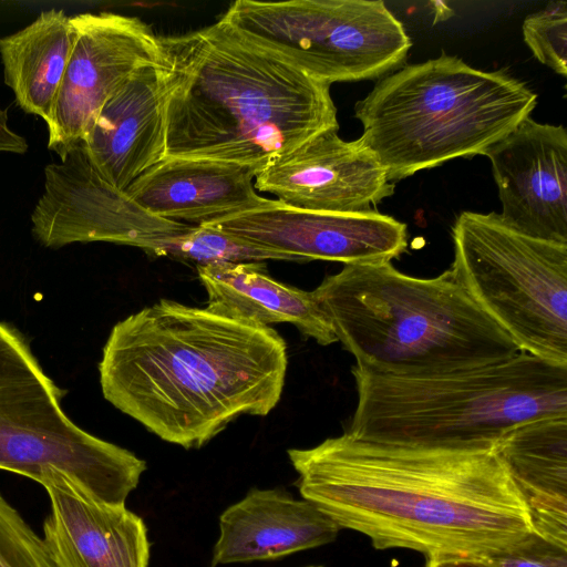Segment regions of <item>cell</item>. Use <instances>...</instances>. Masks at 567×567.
<instances>
[{"label": "cell", "instance_id": "cell-25", "mask_svg": "<svg viewBox=\"0 0 567 567\" xmlns=\"http://www.w3.org/2000/svg\"><path fill=\"white\" fill-rule=\"evenodd\" d=\"M487 560L494 567H567V548L533 533L518 545Z\"/></svg>", "mask_w": 567, "mask_h": 567}, {"label": "cell", "instance_id": "cell-28", "mask_svg": "<svg viewBox=\"0 0 567 567\" xmlns=\"http://www.w3.org/2000/svg\"><path fill=\"white\" fill-rule=\"evenodd\" d=\"M307 567H321V566H307Z\"/></svg>", "mask_w": 567, "mask_h": 567}, {"label": "cell", "instance_id": "cell-10", "mask_svg": "<svg viewBox=\"0 0 567 567\" xmlns=\"http://www.w3.org/2000/svg\"><path fill=\"white\" fill-rule=\"evenodd\" d=\"M76 39L49 121V150L63 159L83 142L103 104L138 69L161 63L159 37L136 17H71Z\"/></svg>", "mask_w": 567, "mask_h": 567}, {"label": "cell", "instance_id": "cell-19", "mask_svg": "<svg viewBox=\"0 0 567 567\" xmlns=\"http://www.w3.org/2000/svg\"><path fill=\"white\" fill-rule=\"evenodd\" d=\"M529 512L534 533L567 548V416L522 423L495 443Z\"/></svg>", "mask_w": 567, "mask_h": 567}, {"label": "cell", "instance_id": "cell-16", "mask_svg": "<svg viewBox=\"0 0 567 567\" xmlns=\"http://www.w3.org/2000/svg\"><path fill=\"white\" fill-rule=\"evenodd\" d=\"M82 145L93 168L120 190L165 158L161 63L138 69L109 97Z\"/></svg>", "mask_w": 567, "mask_h": 567}, {"label": "cell", "instance_id": "cell-1", "mask_svg": "<svg viewBox=\"0 0 567 567\" xmlns=\"http://www.w3.org/2000/svg\"><path fill=\"white\" fill-rule=\"evenodd\" d=\"M288 457L301 497L375 549L487 559L534 533L495 445H399L346 432Z\"/></svg>", "mask_w": 567, "mask_h": 567}, {"label": "cell", "instance_id": "cell-6", "mask_svg": "<svg viewBox=\"0 0 567 567\" xmlns=\"http://www.w3.org/2000/svg\"><path fill=\"white\" fill-rule=\"evenodd\" d=\"M537 94L504 71L442 53L381 79L354 105L358 138L393 183L449 161L484 155L530 116Z\"/></svg>", "mask_w": 567, "mask_h": 567}, {"label": "cell", "instance_id": "cell-29", "mask_svg": "<svg viewBox=\"0 0 567 567\" xmlns=\"http://www.w3.org/2000/svg\"><path fill=\"white\" fill-rule=\"evenodd\" d=\"M208 567H214V566H212V565L209 564V566H208Z\"/></svg>", "mask_w": 567, "mask_h": 567}, {"label": "cell", "instance_id": "cell-9", "mask_svg": "<svg viewBox=\"0 0 567 567\" xmlns=\"http://www.w3.org/2000/svg\"><path fill=\"white\" fill-rule=\"evenodd\" d=\"M221 19L329 85L380 78L412 47L402 22L380 0H237Z\"/></svg>", "mask_w": 567, "mask_h": 567}, {"label": "cell", "instance_id": "cell-11", "mask_svg": "<svg viewBox=\"0 0 567 567\" xmlns=\"http://www.w3.org/2000/svg\"><path fill=\"white\" fill-rule=\"evenodd\" d=\"M32 233L45 247L106 241L148 251L158 239L190 225L151 215L107 183L90 164L82 143L61 163L44 168V190L32 215Z\"/></svg>", "mask_w": 567, "mask_h": 567}, {"label": "cell", "instance_id": "cell-22", "mask_svg": "<svg viewBox=\"0 0 567 567\" xmlns=\"http://www.w3.org/2000/svg\"><path fill=\"white\" fill-rule=\"evenodd\" d=\"M195 261L197 266L265 262L266 260L297 261V257L267 248L245 238L207 225H190L186 230L158 239L147 251Z\"/></svg>", "mask_w": 567, "mask_h": 567}, {"label": "cell", "instance_id": "cell-18", "mask_svg": "<svg viewBox=\"0 0 567 567\" xmlns=\"http://www.w3.org/2000/svg\"><path fill=\"white\" fill-rule=\"evenodd\" d=\"M340 527L282 488H250L219 516L210 565L274 560L336 540Z\"/></svg>", "mask_w": 567, "mask_h": 567}, {"label": "cell", "instance_id": "cell-8", "mask_svg": "<svg viewBox=\"0 0 567 567\" xmlns=\"http://www.w3.org/2000/svg\"><path fill=\"white\" fill-rule=\"evenodd\" d=\"M457 281L519 351L567 367V245L537 239L496 213H461L452 229Z\"/></svg>", "mask_w": 567, "mask_h": 567}, {"label": "cell", "instance_id": "cell-27", "mask_svg": "<svg viewBox=\"0 0 567 567\" xmlns=\"http://www.w3.org/2000/svg\"><path fill=\"white\" fill-rule=\"evenodd\" d=\"M424 567H494L487 559L445 556L426 558Z\"/></svg>", "mask_w": 567, "mask_h": 567}, {"label": "cell", "instance_id": "cell-20", "mask_svg": "<svg viewBox=\"0 0 567 567\" xmlns=\"http://www.w3.org/2000/svg\"><path fill=\"white\" fill-rule=\"evenodd\" d=\"M197 272L209 310L262 326L290 323L321 346L338 341L313 292L271 278L265 262L197 266Z\"/></svg>", "mask_w": 567, "mask_h": 567}, {"label": "cell", "instance_id": "cell-21", "mask_svg": "<svg viewBox=\"0 0 567 567\" xmlns=\"http://www.w3.org/2000/svg\"><path fill=\"white\" fill-rule=\"evenodd\" d=\"M76 39L71 17L50 9L20 31L0 38L4 83L18 105L49 123Z\"/></svg>", "mask_w": 567, "mask_h": 567}, {"label": "cell", "instance_id": "cell-7", "mask_svg": "<svg viewBox=\"0 0 567 567\" xmlns=\"http://www.w3.org/2000/svg\"><path fill=\"white\" fill-rule=\"evenodd\" d=\"M61 398L24 337L0 322V470L41 486L66 482L94 501L125 505L146 462L75 425Z\"/></svg>", "mask_w": 567, "mask_h": 567}, {"label": "cell", "instance_id": "cell-26", "mask_svg": "<svg viewBox=\"0 0 567 567\" xmlns=\"http://www.w3.org/2000/svg\"><path fill=\"white\" fill-rule=\"evenodd\" d=\"M27 151L25 138L10 128L7 111L0 107V153L24 154Z\"/></svg>", "mask_w": 567, "mask_h": 567}, {"label": "cell", "instance_id": "cell-12", "mask_svg": "<svg viewBox=\"0 0 567 567\" xmlns=\"http://www.w3.org/2000/svg\"><path fill=\"white\" fill-rule=\"evenodd\" d=\"M303 261L386 262L408 247V227L377 210L310 212L286 207L251 210L204 224Z\"/></svg>", "mask_w": 567, "mask_h": 567}, {"label": "cell", "instance_id": "cell-5", "mask_svg": "<svg viewBox=\"0 0 567 567\" xmlns=\"http://www.w3.org/2000/svg\"><path fill=\"white\" fill-rule=\"evenodd\" d=\"M358 404L349 434L430 447L494 446L530 420L567 416V367L518 351L494 363L393 375L353 365Z\"/></svg>", "mask_w": 567, "mask_h": 567}, {"label": "cell", "instance_id": "cell-4", "mask_svg": "<svg viewBox=\"0 0 567 567\" xmlns=\"http://www.w3.org/2000/svg\"><path fill=\"white\" fill-rule=\"evenodd\" d=\"M355 365L421 375L508 359L519 349L450 269L432 278L391 261L344 265L312 291Z\"/></svg>", "mask_w": 567, "mask_h": 567}, {"label": "cell", "instance_id": "cell-3", "mask_svg": "<svg viewBox=\"0 0 567 567\" xmlns=\"http://www.w3.org/2000/svg\"><path fill=\"white\" fill-rule=\"evenodd\" d=\"M165 158L259 169L339 128L330 85L245 39L225 20L159 37Z\"/></svg>", "mask_w": 567, "mask_h": 567}, {"label": "cell", "instance_id": "cell-15", "mask_svg": "<svg viewBox=\"0 0 567 567\" xmlns=\"http://www.w3.org/2000/svg\"><path fill=\"white\" fill-rule=\"evenodd\" d=\"M256 167L213 159L164 158L138 176L127 196L153 216L188 225L281 205L257 194Z\"/></svg>", "mask_w": 567, "mask_h": 567}, {"label": "cell", "instance_id": "cell-2", "mask_svg": "<svg viewBox=\"0 0 567 567\" xmlns=\"http://www.w3.org/2000/svg\"><path fill=\"white\" fill-rule=\"evenodd\" d=\"M287 368V344L271 327L159 299L113 327L99 373L113 406L189 450L241 415H268Z\"/></svg>", "mask_w": 567, "mask_h": 567}, {"label": "cell", "instance_id": "cell-13", "mask_svg": "<svg viewBox=\"0 0 567 567\" xmlns=\"http://www.w3.org/2000/svg\"><path fill=\"white\" fill-rule=\"evenodd\" d=\"M339 128L311 137L255 177V188L286 207L327 213H362L394 192L374 155L359 141H344Z\"/></svg>", "mask_w": 567, "mask_h": 567}, {"label": "cell", "instance_id": "cell-14", "mask_svg": "<svg viewBox=\"0 0 567 567\" xmlns=\"http://www.w3.org/2000/svg\"><path fill=\"white\" fill-rule=\"evenodd\" d=\"M502 204L499 216L527 236L567 245V132L530 116L484 154Z\"/></svg>", "mask_w": 567, "mask_h": 567}, {"label": "cell", "instance_id": "cell-24", "mask_svg": "<svg viewBox=\"0 0 567 567\" xmlns=\"http://www.w3.org/2000/svg\"><path fill=\"white\" fill-rule=\"evenodd\" d=\"M0 567H58L42 536L1 492Z\"/></svg>", "mask_w": 567, "mask_h": 567}, {"label": "cell", "instance_id": "cell-23", "mask_svg": "<svg viewBox=\"0 0 567 567\" xmlns=\"http://www.w3.org/2000/svg\"><path fill=\"white\" fill-rule=\"evenodd\" d=\"M524 41L543 64L567 75V2H550L523 22Z\"/></svg>", "mask_w": 567, "mask_h": 567}, {"label": "cell", "instance_id": "cell-17", "mask_svg": "<svg viewBox=\"0 0 567 567\" xmlns=\"http://www.w3.org/2000/svg\"><path fill=\"white\" fill-rule=\"evenodd\" d=\"M42 487L50 503L42 538L58 567H148L151 543L140 515L86 497L66 482Z\"/></svg>", "mask_w": 567, "mask_h": 567}]
</instances>
